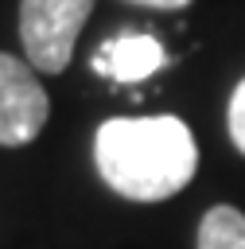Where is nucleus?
<instances>
[{"label":"nucleus","mask_w":245,"mask_h":249,"mask_svg":"<svg viewBox=\"0 0 245 249\" xmlns=\"http://www.w3.org/2000/svg\"><path fill=\"white\" fill-rule=\"evenodd\" d=\"M198 249H245V214L237 206H210L198 222Z\"/></svg>","instance_id":"39448f33"},{"label":"nucleus","mask_w":245,"mask_h":249,"mask_svg":"<svg viewBox=\"0 0 245 249\" xmlns=\"http://www.w3.org/2000/svg\"><path fill=\"white\" fill-rule=\"evenodd\" d=\"M128 4H144V8H163V12H171V8H187L191 0H128Z\"/></svg>","instance_id":"0eeeda50"},{"label":"nucleus","mask_w":245,"mask_h":249,"mask_svg":"<svg viewBox=\"0 0 245 249\" xmlns=\"http://www.w3.org/2000/svg\"><path fill=\"white\" fill-rule=\"evenodd\" d=\"M89 12L93 0H19V43L27 62L35 70L62 74Z\"/></svg>","instance_id":"f03ea898"},{"label":"nucleus","mask_w":245,"mask_h":249,"mask_svg":"<svg viewBox=\"0 0 245 249\" xmlns=\"http://www.w3.org/2000/svg\"><path fill=\"white\" fill-rule=\"evenodd\" d=\"M226 121H229V140H233L237 152L245 156V78L237 82V89H233V97H229Z\"/></svg>","instance_id":"423d86ee"},{"label":"nucleus","mask_w":245,"mask_h":249,"mask_svg":"<svg viewBox=\"0 0 245 249\" xmlns=\"http://www.w3.org/2000/svg\"><path fill=\"white\" fill-rule=\"evenodd\" d=\"M97 175L132 202L179 195L198 167V148L179 117H113L93 136Z\"/></svg>","instance_id":"f257e3e1"},{"label":"nucleus","mask_w":245,"mask_h":249,"mask_svg":"<svg viewBox=\"0 0 245 249\" xmlns=\"http://www.w3.org/2000/svg\"><path fill=\"white\" fill-rule=\"evenodd\" d=\"M163 62H167V54H163L159 39L140 35V31L105 39V43L93 51V58H89V66H93L101 78H109V82H144V78H152Z\"/></svg>","instance_id":"20e7f679"},{"label":"nucleus","mask_w":245,"mask_h":249,"mask_svg":"<svg viewBox=\"0 0 245 249\" xmlns=\"http://www.w3.org/2000/svg\"><path fill=\"white\" fill-rule=\"evenodd\" d=\"M51 101L35 78V66L0 51V144H31L47 124Z\"/></svg>","instance_id":"7ed1b4c3"}]
</instances>
